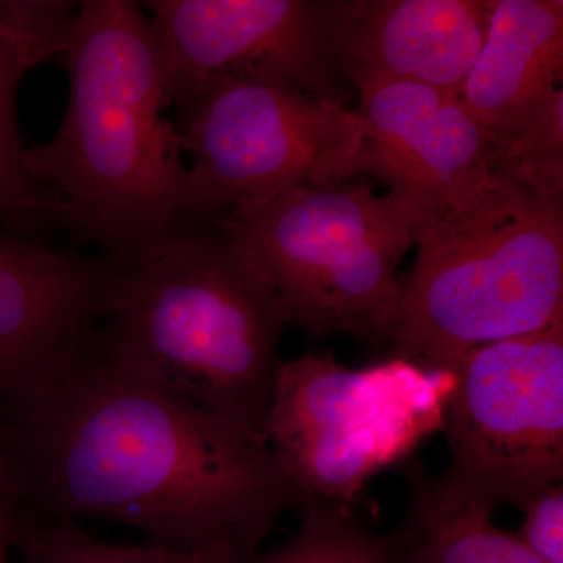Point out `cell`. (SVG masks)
Returning a JSON list of instances; mask_svg holds the SVG:
<instances>
[{
  "mask_svg": "<svg viewBox=\"0 0 563 563\" xmlns=\"http://www.w3.org/2000/svg\"><path fill=\"white\" fill-rule=\"evenodd\" d=\"M285 325L261 263L206 225L120 268L98 343L155 387L263 437Z\"/></svg>",
  "mask_w": 563,
  "mask_h": 563,
  "instance_id": "3957f363",
  "label": "cell"
},
{
  "mask_svg": "<svg viewBox=\"0 0 563 563\" xmlns=\"http://www.w3.org/2000/svg\"><path fill=\"white\" fill-rule=\"evenodd\" d=\"M77 2L0 0V229L33 236L57 228L49 188L33 176L18 125L22 79L60 57Z\"/></svg>",
  "mask_w": 563,
  "mask_h": 563,
  "instance_id": "5bb4252c",
  "label": "cell"
},
{
  "mask_svg": "<svg viewBox=\"0 0 563 563\" xmlns=\"http://www.w3.org/2000/svg\"><path fill=\"white\" fill-rule=\"evenodd\" d=\"M173 107L228 80L336 98L333 0H147Z\"/></svg>",
  "mask_w": 563,
  "mask_h": 563,
  "instance_id": "9c48e42d",
  "label": "cell"
},
{
  "mask_svg": "<svg viewBox=\"0 0 563 563\" xmlns=\"http://www.w3.org/2000/svg\"><path fill=\"white\" fill-rule=\"evenodd\" d=\"M11 485H13V477H11L9 462H7L2 444H0V499L10 490Z\"/></svg>",
  "mask_w": 563,
  "mask_h": 563,
  "instance_id": "44dd1931",
  "label": "cell"
},
{
  "mask_svg": "<svg viewBox=\"0 0 563 563\" xmlns=\"http://www.w3.org/2000/svg\"><path fill=\"white\" fill-rule=\"evenodd\" d=\"M336 62L352 85L412 81L461 96L493 0H333Z\"/></svg>",
  "mask_w": 563,
  "mask_h": 563,
  "instance_id": "7c38bea8",
  "label": "cell"
},
{
  "mask_svg": "<svg viewBox=\"0 0 563 563\" xmlns=\"http://www.w3.org/2000/svg\"><path fill=\"white\" fill-rule=\"evenodd\" d=\"M0 444L29 512L125 526L199 563L250 562L303 506L262 435L129 372L98 336L57 383L0 407Z\"/></svg>",
  "mask_w": 563,
  "mask_h": 563,
  "instance_id": "6da1fadb",
  "label": "cell"
},
{
  "mask_svg": "<svg viewBox=\"0 0 563 563\" xmlns=\"http://www.w3.org/2000/svg\"><path fill=\"white\" fill-rule=\"evenodd\" d=\"M58 60L68 106L55 135L29 147V168L54 196L58 228L131 268L198 228L150 14L135 0L77 3Z\"/></svg>",
  "mask_w": 563,
  "mask_h": 563,
  "instance_id": "7a4b0ae2",
  "label": "cell"
},
{
  "mask_svg": "<svg viewBox=\"0 0 563 563\" xmlns=\"http://www.w3.org/2000/svg\"><path fill=\"white\" fill-rule=\"evenodd\" d=\"M413 244L384 333L391 357L455 373L477 347L563 320V198L490 172Z\"/></svg>",
  "mask_w": 563,
  "mask_h": 563,
  "instance_id": "277c9868",
  "label": "cell"
},
{
  "mask_svg": "<svg viewBox=\"0 0 563 563\" xmlns=\"http://www.w3.org/2000/svg\"><path fill=\"white\" fill-rule=\"evenodd\" d=\"M299 531L246 563H393L388 536L369 531L350 509L306 501Z\"/></svg>",
  "mask_w": 563,
  "mask_h": 563,
  "instance_id": "2e32d148",
  "label": "cell"
},
{
  "mask_svg": "<svg viewBox=\"0 0 563 563\" xmlns=\"http://www.w3.org/2000/svg\"><path fill=\"white\" fill-rule=\"evenodd\" d=\"M174 122L198 228L276 192L357 176L363 125L343 99L228 80L177 107Z\"/></svg>",
  "mask_w": 563,
  "mask_h": 563,
  "instance_id": "52a82bcc",
  "label": "cell"
},
{
  "mask_svg": "<svg viewBox=\"0 0 563 563\" xmlns=\"http://www.w3.org/2000/svg\"><path fill=\"white\" fill-rule=\"evenodd\" d=\"M14 548L27 563H199L146 543L106 542L77 523L36 517L21 503Z\"/></svg>",
  "mask_w": 563,
  "mask_h": 563,
  "instance_id": "e0dca14e",
  "label": "cell"
},
{
  "mask_svg": "<svg viewBox=\"0 0 563 563\" xmlns=\"http://www.w3.org/2000/svg\"><path fill=\"white\" fill-rule=\"evenodd\" d=\"M523 526L515 536L547 563H563V483L537 493L521 507Z\"/></svg>",
  "mask_w": 563,
  "mask_h": 563,
  "instance_id": "d6986e66",
  "label": "cell"
},
{
  "mask_svg": "<svg viewBox=\"0 0 563 563\" xmlns=\"http://www.w3.org/2000/svg\"><path fill=\"white\" fill-rule=\"evenodd\" d=\"M428 217L395 192L342 181L276 192L210 225L261 263L288 324L383 342L398 295L396 272Z\"/></svg>",
  "mask_w": 563,
  "mask_h": 563,
  "instance_id": "5b68a950",
  "label": "cell"
},
{
  "mask_svg": "<svg viewBox=\"0 0 563 563\" xmlns=\"http://www.w3.org/2000/svg\"><path fill=\"white\" fill-rule=\"evenodd\" d=\"M454 374L444 485L495 514L562 484L563 320L477 347Z\"/></svg>",
  "mask_w": 563,
  "mask_h": 563,
  "instance_id": "ba28073f",
  "label": "cell"
},
{
  "mask_svg": "<svg viewBox=\"0 0 563 563\" xmlns=\"http://www.w3.org/2000/svg\"><path fill=\"white\" fill-rule=\"evenodd\" d=\"M18 512H20V493L16 485L0 499V563L11 562V550L16 539Z\"/></svg>",
  "mask_w": 563,
  "mask_h": 563,
  "instance_id": "ffe728a7",
  "label": "cell"
},
{
  "mask_svg": "<svg viewBox=\"0 0 563 563\" xmlns=\"http://www.w3.org/2000/svg\"><path fill=\"white\" fill-rule=\"evenodd\" d=\"M407 484L406 520L388 536L393 563H547L420 463H410Z\"/></svg>",
  "mask_w": 563,
  "mask_h": 563,
  "instance_id": "9a60e30c",
  "label": "cell"
},
{
  "mask_svg": "<svg viewBox=\"0 0 563 563\" xmlns=\"http://www.w3.org/2000/svg\"><path fill=\"white\" fill-rule=\"evenodd\" d=\"M562 0H493L483 49L461 99L488 140L531 128L562 95Z\"/></svg>",
  "mask_w": 563,
  "mask_h": 563,
  "instance_id": "4fadbf2b",
  "label": "cell"
},
{
  "mask_svg": "<svg viewBox=\"0 0 563 563\" xmlns=\"http://www.w3.org/2000/svg\"><path fill=\"white\" fill-rule=\"evenodd\" d=\"M354 87L363 125L357 174L384 181L428 214L454 206L490 174L487 132L461 96L412 81Z\"/></svg>",
  "mask_w": 563,
  "mask_h": 563,
  "instance_id": "8fae6325",
  "label": "cell"
},
{
  "mask_svg": "<svg viewBox=\"0 0 563 563\" xmlns=\"http://www.w3.org/2000/svg\"><path fill=\"white\" fill-rule=\"evenodd\" d=\"M114 263L0 229V407L46 390L110 313Z\"/></svg>",
  "mask_w": 563,
  "mask_h": 563,
  "instance_id": "30bf717a",
  "label": "cell"
},
{
  "mask_svg": "<svg viewBox=\"0 0 563 563\" xmlns=\"http://www.w3.org/2000/svg\"><path fill=\"white\" fill-rule=\"evenodd\" d=\"M487 163L515 184L563 198V92L531 128L512 139L488 140Z\"/></svg>",
  "mask_w": 563,
  "mask_h": 563,
  "instance_id": "ac0fdd59",
  "label": "cell"
},
{
  "mask_svg": "<svg viewBox=\"0 0 563 563\" xmlns=\"http://www.w3.org/2000/svg\"><path fill=\"white\" fill-rule=\"evenodd\" d=\"M454 385V373L406 358L350 368L306 354L277 366L263 439L303 503L350 509L374 476L442 432Z\"/></svg>",
  "mask_w": 563,
  "mask_h": 563,
  "instance_id": "8992f818",
  "label": "cell"
}]
</instances>
